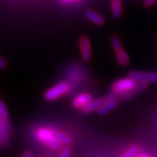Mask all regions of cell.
<instances>
[{"label": "cell", "mask_w": 157, "mask_h": 157, "mask_svg": "<svg viewBox=\"0 0 157 157\" xmlns=\"http://www.w3.org/2000/svg\"><path fill=\"white\" fill-rule=\"evenodd\" d=\"M138 82L135 81L134 78L130 77H126L118 79L113 83L111 90L116 95H122L128 93L129 91L133 89Z\"/></svg>", "instance_id": "obj_1"}, {"label": "cell", "mask_w": 157, "mask_h": 157, "mask_svg": "<svg viewBox=\"0 0 157 157\" xmlns=\"http://www.w3.org/2000/svg\"><path fill=\"white\" fill-rule=\"evenodd\" d=\"M69 90V85L67 82H59L55 86H52L45 93V99L48 101H56L64 94H66Z\"/></svg>", "instance_id": "obj_2"}, {"label": "cell", "mask_w": 157, "mask_h": 157, "mask_svg": "<svg viewBox=\"0 0 157 157\" xmlns=\"http://www.w3.org/2000/svg\"><path fill=\"white\" fill-rule=\"evenodd\" d=\"M128 77L134 78L137 82L143 83H157V72H140L132 71L128 73Z\"/></svg>", "instance_id": "obj_3"}, {"label": "cell", "mask_w": 157, "mask_h": 157, "mask_svg": "<svg viewBox=\"0 0 157 157\" xmlns=\"http://www.w3.org/2000/svg\"><path fill=\"white\" fill-rule=\"evenodd\" d=\"M78 45L82 59L86 62L89 61L92 58V50L89 39L86 36H82L78 40Z\"/></svg>", "instance_id": "obj_4"}, {"label": "cell", "mask_w": 157, "mask_h": 157, "mask_svg": "<svg viewBox=\"0 0 157 157\" xmlns=\"http://www.w3.org/2000/svg\"><path fill=\"white\" fill-rule=\"evenodd\" d=\"M37 137L41 142L45 143V144H48L51 140H52L55 138V133L49 128H39L37 132Z\"/></svg>", "instance_id": "obj_5"}, {"label": "cell", "mask_w": 157, "mask_h": 157, "mask_svg": "<svg viewBox=\"0 0 157 157\" xmlns=\"http://www.w3.org/2000/svg\"><path fill=\"white\" fill-rule=\"evenodd\" d=\"M85 16L90 22L94 24L95 25L101 26L105 24V18L101 16L100 13L93 10H86L85 11Z\"/></svg>", "instance_id": "obj_6"}, {"label": "cell", "mask_w": 157, "mask_h": 157, "mask_svg": "<svg viewBox=\"0 0 157 157\" xmlns=\"http://www.w3.org/2000/svg\"><path fill=\"white\" fill-rule=\"evenodd\" d=\"M118 106V102L114 99H111V100H107L105 101L101 107L97 110V113L99 115L103 116V115H106L109 112L113 111V109H115Z\"/></svg>", "instance_id": "obj_7"}, {"label": "cell", "mask_w": 157, "mask_h": 157, "mask_svg": "<svg viewBox=\"0 0 157 157\" xmlns=\"http://www.w3.org/2000/svg\"><path fill=\"white\" fill-rule=\"evenodd\" d=\"M107 101L106 98H101V99H96V100H91V101L86 103L84 107H82V111L84 113H92L97 111L101 105Z\"/></svg>", "instance_id": "obj_8"}, {"label": "cell", "mask_w": 157, "mask_h": 157, "mask_svg": "<svg viewBox=\"0 0 157 157\" xmlns=\"http://www.w3.org/2000/svg\"><path fill=\"white\" fill-rule=\"evenodd\" d=\"M91 100H92V96L90 95L89 94H86V93L79 94L78 95H77L74 98V100L73 101V106L75 108L81 109Z\"/></svg>", "instance_id": "obj_9"}, {"label": "cell", "mask_w": 157, "mask_h": 157, "mask_svg": "<svg viewBox=\"0 0 157 157\" xmlns=\"http://www.w3.org/2000/svg\"><path fill=\"white\" fill-rule=\"evenodd\" d=\"M111 11L113 17L116 19L122 16V1L121 0H111L110 1Z\"/></svg>", "instance_id": "obj_10"}, {"label": "cell", "mask_w": 157, "mask_h": 157, "mask_svg": "<svg viewBox=\"0 0 157 157\" xmlns=\"http://www.w3.org/2000/svg\"><path fill=\"white\" fill-rule=\"evenodd\" d=\"M115 57H116L118 64L121 67H127L130 63V58H129L128 53L124 50L123 48L115 52Z\"/></svg>", "instance_id": "obj_11"}, {"label": "cell", "mask_w": 157, "mask_h": 157, "mask_svg": "<svg viewBox=\"0 0 157 157\" xmlns=\"http://www.w3.org/2000/svg\"><path fill=\"white\" fill-rule=\"evenodd\" d=\"M55 138L59 140L61 144H65V145H68L72 142V139L67 135L66 134H63L60 132H57L55 133Z\"/></svg>", "instance_id": "obj_12"}, {"label": "cell", "mask_w": 157, "mask_h": 157, "mask_svg": "<svg viewBox=\"0 0 157 157\" xmlns=\"http://www.w3.org/2000/svg\"><path fill=\"white\" fill-rule=\"evenodd\" d=\"M110 41H111V46L114 52H117V51L123 48V45H122L121 39H119L117 36H113Z\"/></svg>", "instance_id": "obj_13"}, {"label": "cell", "mask_w": 157, "mask_h": 157, "mask_svg": "<svg viewBox=\"0 0 157 157\" xmlns=\"http://www.w3.org/2000/svg\"><path fill=\"white\" fill-rule=\"evenodd\" d=\"M138 153H139V147L136 145H133L130 147L121 157H135Z\"/></svg>", "instance_id": "obj_14"}, {"label": "cell", "mask_w": 157, "mask_h": 157, "mask_svg": "<svg viewBox=\"0 0 157 157\" xmlns=\"http://www.w3.org/2000/svg\"><path fill=\"white\" fill-rule=\"evenodd\" d=\"M8 118V111L6 107V104L2 101H0V119L5 120Z\"/></svg>", "instance_id": "obj_15"}, {"label": "cell", "mask_w": 157, "mask_h": 157, "mask_svg": "<svg viewBox=\"0 0 157 157\" xmlns=\"http://www.w3.org/2000/svg\"><path fill=\"white\" fill-rule=\"evenodd\" d=\"M61 143L57 140L56 138H54L53 140H51L50 142L47 144V146L50 147L51 148H53V149H58V148H59V147H61Z\"/></svg>", "instance_id": "obj_16"}, {"label": "cell", "mask_w": 157, "mask_h": 157, "mask_svg": "<svg viewBox=\"0 0 157 157\" xmlns=\"http://www.w3.org/2000/svg\"><path fill=\"white\" fill-rule=\"evenodd\" d=\"M157 2V0H143V6L146 8H150Z\"/></svg>", "instance_id": "obj_17"}, {"label": "cell", "mask_w": 157, "mask_h": 157, "mask_svg": "<svg viewBox=\"0 0 157 157\" xmlns=\"http://www.w3.org/2000/svg\"><path fill=\"white\" fill-rule=\"evenodd\" d=\"M71 156V150H70V148H68V147H66V148H64L63 149V151L60 154V155L59 157H70Z\"/></svg>", "instance_id": "obj_18"}, {"label": "cell", "mask_w": 157, "mask_h": 157, "mask_svg": "<svg viewBox=\"0 0 157 157\" xmlns=\"http://www.w3.org/2000/svg\"><path fill=\"white\" fill-rule=\"evenodd\" d=\"M7 67V62L3 59V58H1L0 57V68H6Z\"/></svg>", "instance_id": "obj_19"}, {"label": "cell", "mask_w": 157, "mask_h": 157, "mask_svg": "<svg viewBox=\"0 0 157 157\" xmlns=\"http://www.w3.org/2000/svg\"><path fill=\"white\" fill-rule=\"evenodd\" d=\"M21 157H33V154L32 151H25Z\"/></svg>", "instance_id": "obj_20"}, {"label": "cell", "mask_w": 157, "mask_h": 157, "mask_svg": "<svg viewBox=\"0 0 157 157\" xmlns=\"http://www.w3.org/2000/svg\"><path fill=\"white\" fill-rule=\"evenodd\" d=\"M136 157H150V156H148V155H147L142 154V155H138V156H136Z\"/></svg>", "instance_id": "obj_21"}, {"label": "cell", "mask_w": 157, "mask_h": 157, "mask_svg": "<svg viewBox=\"0 0 157 157\" xmlns=\"http://www.w3.org/2000/svg\"><path fill=\"white\" fill-rule=\"evenodd\" d=\"M64 2H74V1H79V0H62Z\"/></svg>", "instance_id": "obj_22"}]
</instances>
